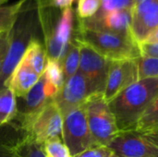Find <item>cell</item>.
<instances>
[{
	"label": "cell",
	"mask_w": 158,
	"mask_h": 157,
	"mask_svg": "<svg viewBox=\"0 0 158 157\" xmlns=\"http://www.w3.org/2000/svg\"><path fill=\"white\" fill-rule=\"evenodd\" d=\"M58 90L52 85L43 73L36 84L21 98H17V115L14 119H23L36 113L52 101Z\"/></svg>",
	"instance_id": "12"
},
{
	"label": "cell",
	"mask_w": 158,
	"mask_h": 157,
	"mask_svg": "<svg viewBox=\"0 0 158 157\" xmlns=\"http://www.w3.org/2000/svg\"><path fill=\"white\" fill-rule=\"evenodd\" d=\"M139 81L136 59L111 61L104 98L108 103L121 91Z\"/></svg>",
	"instance_id": "11"
},
{
	"label": "cell",
	"mask_w": 158,
	"mask_h": 157,
	"mask_svg": "<svg viewBox=\"0 0 158 157\" xmlns=\"http://www.w3.org/2000/svg\"><path fill=\"white\" fill-rule=\"evenodd\" d=\"M15 147L19 157H45L43 145L26 137H22V139L16 143Z\"/></svg>",
	"instance_id": "22"
},
{
	"label": "cell",
	"mask_w": 158,
	"mask_h": 157,
	"mask_svg": "<svg viewBox=\"0 0 158 157\" xmlns=\"http://www.w3.org/2000/svg\"><path fill=\"white\" fill-rule=\"evenodd\" d=\"M144 42H146V43H156V42H158V27L146 38V40Z\"/></svg>",
	"instance_id": "31"
},
{
	"label": "cell",
	"mask_w": 158,
	"mask_h": 157,
	"mask_svg": "<svg viewBox=\"0 0 158 157\" xmlns=\"http://www.w3.org/2000/svg\"><path fill=\"white\" fill-rule=\"evenodd\" d=\"M157 97L158 78L139 80L118 93L108 105L118 130H136L140 118Z\"/></svg>",
	"instance_id": "1"
},
{
	"label": "cell",
	"mask_w": 158,
	"mask_h": 157,
	"mask_svg": "<svg viewBox=\"0 0 158 157\" xmlns=\"http://www.w3.org/2000/svg\"><path fill=\"white\" fill-rule=\"evenodd\" d=\"M17 115V97L9 87L0 90V127L14 120Z\"/></svg>",
	"instance_id": "16"
},
{
	"label": "cell",
	"mask_w": 158,
	"mask_h": 157,
	"mask_svg": "<svg viewBox=\"0 0 158 157\" xmlns=\"http://www.w3.org/2000/svg\"><path fill=\"white\" fill-rule=\"evenodd\" d=\"M145 1H149V0H134V5H139V4L143 3Z\"/></svg>",
	"instance_id": "32"
},
{
	"label": "cell",
	"mask_w": 158,
	"mask_h": 157,
	"mask_svg": "<svg viewBox=\"0 0 158 157\" xmlns=\"http://www.w3.org/2000/svg\"><path fill=\"white\" fill-rule=\"evenodd\" d=\"M36 7L47 59L61 63L74 35L76 12L73 7L63 10L54 7Z\"/></svg>",
	"instance_id": "2"
},
{
	"label": "cell",
	"mask_w": 158,
	"mask_h": 157,
	"mask_svg": "<svg viewBox=\"0 0 158 157\" xmlns=\"http://www.w3.org/2000/svg\"><path fill=\"white\" fill-rule=\"evenodd\" d=\"M139 80L158 78V58L141 56L136 58Z\"/></svg>",
	"instance_id": "21"
},
{
	"label": "cell",
	"mask_w": 158,
	"mask_h": 157,
	"mask_svg": "<svg viewBox=\"0 0 158 157\" xmlns=\"http://www.w3.org/2000/svg\"><path fill=\"white\" fill-rule=\"evenodd\" d=\"M19 121L23 137L36 143L43 145L52 139H62L63 116L54 99L36 113Z\"/></svg>",
	"instance_id": "5"
},
{
	"label": "cell",
	"mask_w": 158,
	"mask_h": 157,
	"mask_svg": "<svg viewBox=\"0 0 158 157\" xmlns=\"http://www.w3.org/2000/svg\"><path fill=\"white\" fill-rule=\"evenodd\" d=\"M141 55L143 56L158 58V42L156 43H139Z\"/></svg>",
	"instance_id": "27"
},
{
	"label": "cell",
	"mask_w": 158,
	"mask_h": 157,
	"mask_svg": "<svg viewBox=\"0 0 158 157\" xmlns=\"http://www.w3.org/2000/svg\"><path fill=\"white\" fill-rule=\"evenodd\" d=\"M27 1L9 31L8 51L0 73V90L5 87V83L21 61L31 39L37 36L38 31L41 30L35 2L31 0L27 4Z\"/></svg>",
	"instance_id": "3"
},
{
	"label": "cell",
	"mask_w": 158,
	"mask_h": 157,
	"mask_svg": "<svg viewBox=\"0 0 158 157\" xmlns=\"http://www.w3.org/2000/svg\"><path fill=\"white\" fill-rule=\"evenodd\" d=\"M80 58H81V50L79 42L73 37L69 49L61 61V66L64 73L65 80L74 75L79 70L80 66Z\"/></svg>",
	"instance_id": "18"
},
{
	"label": "cell",
	"mask_w": 158,
	"mask_h": 157,
	"mask_svg": "<svg viewBox=\"0 0 158 157\" xmlns=\"http://www.w3.org/2000/svg\"><path fill=\"white\" fill-rule=\"evenodd\" d=\"M0 157H19L15 147V144L0 143Z\"/></svg>",
	"instance_id": "29"
},
{
	"label": "cell",
	"mask_w": 158,
	"mask_h": 157,
	"mask_svg": "<svg viewBox=\"0 0 158 157\" xmlns=\"http://www.w3.org/2000/svg\"><path fill=\"white\" fill-rule=\"evenodd\" d=\"M73 37L87 43L111 61L136 59L142 56L139 43L131 34L93 31L80 27L77 24Z\"/></svg>",
	"instance_id": "4"
},
{
	"label": "cell",
	"mask_w": 158,
	"mask_h": 157,
	"mask_svg": "<svg viewBox=\"0 0 158 157\" xmlns=\"http://www.w3.org/2000/svg\"><path fill=\"white\" fill-rule=\"evenodd\" d=\"M75 157H118L108 147L97 146L84 151Z\"/></svg>",
	"instance_id": "26"
},
{
	"label": "cell",
	"mask_w": 158,
	"mask_h": 157,
	"mask_svg": "<svg viewBox=\"0 0 158 157\" xmlns=\"http://www.w3.org/2000/svg\"><path fill=\"white\" fill-rule=\"evenodd\" d=\"M45 157H72L61 138L52 139L43 144Z\"/></svg>",
	"instance_id": "23"
},
{
	"label": "cell",
	"mask_w": 158,
	"mask_h": 157,
	"mask_svg": "<svg viewBox=\"0 0 158 157\" xmlns=\"http://www.w3.org/2000/svg\"><path fill=\"white\" fill-rule=\"evenodd\" d=\"M22 59L39 75L44 72L47 63V55L44 44L39 37L35 36L31 39Z\"/></svg>",
	"instance_id": "15"
},
{
	"label": "cell",
	"mask_w": 158,
	"mask_h": 157,
	"mask_svg": "<svg viewBox=\"0 0 158 157\" xmlns=\"http://www.w3.org/2000/svg\"><path fill=\"white\" fill-rule=\"evenodd\" d=\"M102 0H79L76 15L79 19H86L94 17L100 9Z\"/></svg>",
	"instance_id": "24"
},
{
	"label": "cell",
	"mask_w": 158,
	"mask_h": 157,
	"mask_svg": "<svg viewBox=\"0 0 158 157\" xmlns=\"http://www.w3.org/2000/svg\"><path fill=\"white\" fill-rule=\"evenodd\" d=\"M92 94L88 81L78 70L65 80L63 86L55 95L54 101L64 116L70 110L81 106Z\"/></svg>",
	"instance_id": "10"
},
{
	"label": "cell",
	"mask_w": 158,
	"mask_h": 157,
	"mask_svg": "<svg viewBox=\"0 0 158 157\" xmlns=\"http://www.w3.org/2000/svg\"><path fill=\"white\" fill-rule=\"evenodd\" d=\"M118 157H158V147L136 130L119 131L107 146Z\"/></svg>",
	"instance_id": "9"
},
{
	"label": "cell",
	"mask_w": 158,
	"mask_h": 157,
	"mask_svg": "<svg viewBox=\"0 0 158 157\" xmlns=\"http://www.w3.org/2000/svg\"><path fill=\"white\" fill-rule=\"evenodd\" d=\"M26 1L19 0L9 6H0V34L12 30Z\"/></svg>",
	"instance_id": "17"
},
{
	"label": "cell",
	"mask_w": 158,
	"mask_h": 157,
	"mask_svg": "<svg viewBox=\"0 0 158 157\" xmlns=\"http://www.w3.org/2000/svg\"><path fill=\"white\" fill-rule=\"evenodd\" d=\"M158 129V97L146 109L140 118L136 131L141 133L149 132Z\"/></svg>",
	"instance_id": "19"
},
{
	"label": "cell",
	"mask_w": 158,
	"mask_h": 157,
	"mask_svg": "<svg viewBox=\"0 0 158 157\" xmlns=\"http://www.w3.org/2000/svg\"><path fill=\"white\" fill-rule=\"evenodd\" d=\"M44 74L46 80L52 85H54L58 91L61 89V87L65 82V77H64L61 63L59 61L47 59V63Z\"/></svg>",
	"instance_id": "20"
},
{
	"label": "cell",
	"mask_w": 158,
	"mask_h": 157,
	"mask_svg": "<svg viewBox=\"0 0 158 157\" xmlns=\"http://www.w3.org/2000/svg\"><path fill=\"white\" fill-rule=\"evenodd\" d=\"M151 143H153L155 145H156L158 147V129L157 130H152V131H149V132H145V133H143Z\"/></svg>",
	"instance_id": "30"
},
{
	"label": "cell",
	"mask_w": 158,
	"mask_h": 157,
	"mask_svg": "<svg viewBox=\"0 0 158 157\" xmlns=\"http://www.w3.org/2000/svg\"><path fill=\"white\" fill-rule=\"evenodd\" d=\"M158 27V0H149L131 8V34L141 43Z\"/></svg>",
	"instance_id": "13"
},
{
	"label": "cell",
	"mask_w": 158,
	"mask_h": 157,
	"mask_svg": "<svg viewBox=\"0 0 158 157\" xmlns=\"http://www.w3.org/2000/svg\"><path fill=\"white\" fill-rule=\"evenodd\" d=\"M133 6L134 0H102L101 7L96 14L101 15L119 9H131Z\"/></svg>",
	"instance_id": "25"
},
{
	"label": "cell",
	"mask_w": 158,
	"mask_h": 157,
	"mask_svg": "<svg viewBox=\"0 0 158 157\" xmlns=\"http://www.w3.org/2000/svg\"><path fill=\"white\" fill-rule=\"evenodd\" d=\"M77 41L81 50L79 71L88 81L93 94H104L111 60L100 55L87 43Z\"/></svg>",
	"instance_id": "8"
},
{
	"label": "cell",
	"mask_w": 158,
	"mask_h": 157,
	"mask_svg": "<svg viewBox=\"0 0 158 157\" xmlns=\"http://www.w3.org/2000/svg\"><path fill=\"white\" fill-rule=\"evenodd\" d=\"M41 75L35 72L23 59L17 66L5 87H9L17 98L25 96L39 81Z\"/></svg>",
	"instance_id": "14"
},
{
	"label": "cell",
	"mask_w": 158,
	"mask_h": 157,
	"mask_svg": "<svg viewBox=\"0 0 158 157\" xmlns=\"http://www.w3.org/2000/svg\"><path fill=\"white\" fill-rule=\"evenodd\" d=\"M91 133L99 146H108L119 132L115 117L103 93L89 96L83 104Z\"/></svg>",
	"instance_id": "6"
},
{
	"label": "cell",
	"mask_w": 158,
	"mask_h": 157,
	"mask_svg": "<svg viewBox=\"0 0 158 157\" xmlns=\"http://www.w3.org/2000/svg\"><path fill=\"white\" fill-rule=\"evenodd\" d=\"M9 46V32H4L0 34V73L6 57V54Z\"/></svg>",
	"instance_id": "28"
},
{
	"label": "cell",
	"mask_w": 158,
	"mask_h": 157,
	"mask_svg": "<svg viewBox=\"0 0 158 157\" xmlns=\"http://www.w3.org/2000/svg\"><path fill=\"white\" fill-rule=\"evenodd\" d=\"M62 140L72 157L99 146L91 133L83 105L63 116Z\"/></svg>",
	"instance_id": "7"
}]
</instances>
